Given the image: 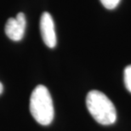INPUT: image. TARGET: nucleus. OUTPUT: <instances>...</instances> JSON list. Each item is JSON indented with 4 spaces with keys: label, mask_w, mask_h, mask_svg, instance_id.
Instances as JSON below:
<instances>
[{
    "label": "nucleus",
    "mask_w": 131,
    "mask_h": 131,
    "mask_svg": "<svg viewBox=\"0 0 131 131\" xmlns=\"http://www.w3.org/2000/svg\"><path fill=\"white\" fill-rule=\"evenodd\" d=\"M86 106L93 118L100 124L111 125L117 120L116 107L104 93L90 90L86 96Z\"/></svg>",
    "instance_id": "nucleus-1"
},
{
    "label": "nucleus",
    "mask_w": 131,
    "mask_h": 131,
    "mask_svg": "<svg viewBox=\"0 0 131 131\" xmlns=\"http://www.w3.org/2000/svg\"><path fill=\"white\" fill-rule=\"evenodd\" d=\"M30 112L39 124L47 126L54 117V104L49 90L44 85H38L30 97Z\"/></svg>",
    "instance_id": "nucleus-2"
},
{
    "label": "nucleus",
    "mask_w": 131,
    "mask_h": 131,
    "mask_svg": "<svg viewBox=\"0 0 131 131\" xmlns=\"http://www.w3.org/2000/svg\"><path fill=\"white\" fill-rule=\"evenodd\" d=\"M27 20L23 13H18L15 18H9L5 25V33L13 41H20L25 35Z\"/></svg>",
    "instance_id": "nucleus-3"
},
{
    "label": "nucleus",
    "mask_w": 131,
    "mask_h": 131,
    "mask_svg": "<svg viewBox=\"0 0 131 131\" xmlns=\"http://www.w3.org/2000/svg\"><path fill=\"white\" fill-rule=\"evenodd\" d=\"M40 32L43 43L49 48L53 49L56 46L57 39L54 30L53 18L48 12L43 13L40 19Z\"/></svg>",
    "instance_id": "nucleus-4"
},
{
    "label": "nucleus",
    "mask_w": 131,
    "mask_h": 131,
    "mask_svg": "<svg viewBox=\"0 0 131 131\" xmlns=\"http://www.w3.org/2000/svg\"><path fill=\"white\" fill-rule=\"evenodd\" d=\"M124 80L125 87L131 93V65L125 67L124 72Z\"/></svg>",
    "instance_id": "nucleus-5"
},
{
    "label": "nucleus",
    "mask_w": 131,
    "mask_h": 131,
    "mask_svg": "<svg viewBox=\"0 0 131 131\" xmlns=\"http://www.w3.org/2000/svg\"><path fill=\"white\" fill-rule=\"evenodd\" d=\"M100 1L105 8L108 9H113L119 4L121 0H100Z\"/></svg>",
    "instance_id": "nucleus-6"
},
{
    "label": "nucleus",
    "mask_w": 131,
    "mask_h": 131,
    "mask_svg": "<svg viewBox=\"0 0 131 131\" xmlns=\"http://www.w3.org/2000/svg\"><path fill=\"white\" fill-rule=\"evenodd\" d=\"M3 91H4V85H3V83L0 82V95H2Z\"/></svg>",
    "instance_id": "nucleus-7"
}]
</instances>
